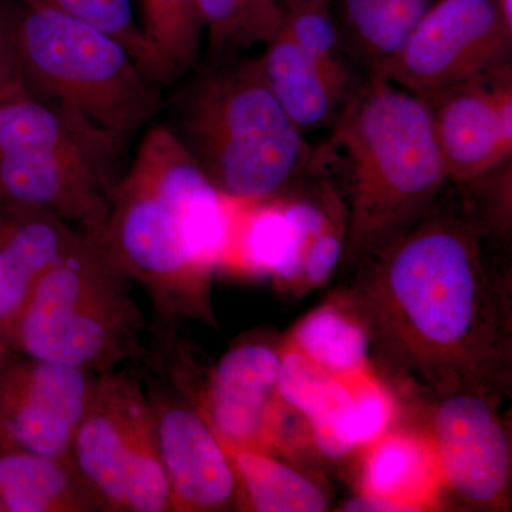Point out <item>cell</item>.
I'll list each match as a JSON object with an SVG mask.
<instances>
[{"instance_id": "1", "label": "cell", "mask_w": 512, "mask_h": 512, "mask_svg": "<svg viewBox=\"0 0 512 512\" xmlns=\"http://www.w3.org/2000/svg\"><path fill=\"white\" fill-rule=\"evenodd\" d=\"M348 298L377 355L431 393L507 389V284L491 269L467 218L434 207L362 259Z\"/></svg>"}, {"instance_id": "2", "label": "cell", "mask_w": 512, "mask_h": 512, "mask_svg": "<svg viewBox=\"0 0 512 512\" xmlns=\"http://www.w3.org/2000/svg\"><path fill=\"white\" fill-rule=\"evenodd\" d=\"M228 225L229 198L161 124L146 131L121 175L99 242L161 315L214 326L211 282Z\"/></svg>"}, {"instance_id": "3", "label": "cell", "mask_w": 512, "mask_h": 512, "mask_svg": "<svg viewBox=\"0 0 512 512\" xmlns=\"http://www.w3.org/2000/svg\"><path fill=\"white\" fill-rule=\"evenodd\" d=\"M330 140L348 171L349 261H362L416 224L450 183L429 101L379 74L350 92Z\"/></svg>"}, {"instance_id": "4", "label": "cell", "mask_w": 512, "mask_h": 512, "mask_svg": "<svg viewBox=\"0 0 512 512\" xmlns=\"http://www.w3.org/2000/svg\"><path fill=\"white\" fill-rule=\"evenodd\" d=\"M167 126L212 184L235 200H275L313 163L255 59L211 63L195 73L171 97Z\"/></svg>"}, {"instance_id": "5", "label": "cell", "mask_w": 512, "mask_h": 512, "mask_svg": "<svg viewBox=\"0 0 512 512\" xmlns=\"http://www.w3.org/2000/svg\"><path fill=\"white\" fill-rule=\"evenodd\" d=\"M127 141L28 96L0 103V202L42 211L100 241Z\"/></svg>"}, {"instance_id": "6", "label": "cell", "mask_w": 512, "mask_h": 512, "mask_svg": "<svg viewBox=\"0 0 512 512\" xmlns=\"http://www.w3.org/2000/svg\"><path fill=\"white\" fill-rule=\"evenodd\" d=\"M25 93L97 130L130 140L163 109V96L126 46L53 10L10 5Z\"/></svg>"}, {"instance_id": "7", "label": "cell", "mask_w": 512, "mask_h": 512, "mask_svg": "<svg viewBox=\"0 0 512 512\" xmlns=\"http://www.w3.org/2000/svg\"><path fill=\"white\" fill-rule=\"evenodd\" d=\"M130 281L99 241L77 232L40 279L6 348L94 375L113 372L140 353L146 328Z\"/></svg>"}, {"instance_id": "8", "label": "cell", "mask_w": 512, "mask_h": 512, "mask_svg": "<svg viewBox=\"0 0 512 512\" xmlns=\"http://www.w3.org/2000/svg\"><path fill=\"white\" fill-rule=\"evenodd\" d=\"M72 464L99 510L171 511L153 407L126 373L99 376L74 437Z\"/></svg>"}, {"instance_id": "9", "label": "cell", "mask_w": 512, "mask_h": 512, "mask_svg": "<svg viewBox=\"0 0 512 512\" xmlns=\"http://www.w3.org/2000/svg\"><path fill=\"white\" fill-rule=\"evenodd\" d=\"M511 37L497 0H436L399 52L369 73L433 96L504 63Z\"/></svg>"}, {"instance_id": "10", "label": "cell", "mask_w": 512, "mask_h": 512, "mask_svg": "<svg viewBox=\"0 0 512 512\" xmlns=\"http://www.w3.org/2000/svg\"><path fill=\"white\" fill-rule=\"evenodd\" d=\"M427 437L444 494L480 511H507L511 505V437L501 414V392L463 387L434 394Z\"/></svg>"}, {"instance_id": "11", "label": "cell", "mask_w": 512, "mask_h": 512, "mask_svg": "<svg viewBox=\"0 0 512 512\" xmlns=\"http://www.w3.org/2000/svg\"><path fill=\"white\" fill-rule=\"evenodd\" d=\"M99 376L8 353L0 366V448L72 463L74 437Z\"/></svg>"}, {"instance_id": "12", "label": "cell", "mask_w": 512, "mask_h": 512, "mask_svg": "<svg viewBox=\"0 0 512 512\" xmlns=\"http://www.w3.org/2000/svg\"><path fill=\"white\" fill-rule=\"evenodd\" d=\"M426 99L451 183H474L510 160L512 80L507 63Z\"/></svg>"}, {"instance_id": "13", "label": "cell", "mask_w": 512, "mask_h": 512, "mask_svg": "<svg viewBox=\"0 0 512 512\" xmlns=\"http://www.w3.org/2000/svg\"><path fill=\"white\" fill-rule=\"evenodd\" d=\"M279 362V346L251 340L212 367L195 406L225 448L276 456Z\"/></svg>"}, {"instance_id": "14", "label": "cell", "mask_w": 512, "mask_h": 512, "mask_svg": "<svg viewBox=\"0 0 512 512\" xmlns=\"http://www.w3.org/2000/svg\"><path fill=\"white\" fill-rule=\"evenodd\" d=\"M147 394L170 485L171 511L220 512L235 508L234 466L197 406L161 389Z\"/></svg>"}, {"instance_id": "15", "label": "cell", "mask_w": 512, "mask_h": 512, "mask_svg": "<svg viewBox=\"0 0 512 512\" xmlns=\"http://www.w3.org/2000/svg\"><path fill=\"white\" fill-rule=\"evenodd\" d=\"M357 494L390 501L402 512L437 510L444 484L426 431L390 429L363 448Z\"/></svg>"}, {"instance_id": "16", "label": "cell", "mask_w": 512, "mask_h": 512, "mask_svg": "<svg viewBox=\"0 0 512 512\" xmlns=\"http://www.w3.org/2000/svg\"><path fill=\"white\" fill-rule=\"evenodd\" d=\"M77 232L79 229L47 212L9 215L0 232V343L5 348L40 279Z\"/></svg>"}, {"instance_id": "17", "label": "cell", "mask_w": 512, "mask_h": 512, "mask_svg": "<svg viewBox=\"0 0 512 512\" xmlns=\"http://www.w3.org/2000/svg\"><path fill=\"white\" fill-rule=\"evenodd\" d=\"M259 72L299 130H318L338 117L349 97V76L332 72L279 32L256 57Z\"/></svg>"}, {"instance_id": "18", "label": "cell", "mask_w": 512, "mask_h": 512, "mask_svg": "<svg viewBox=\"0 0 512 512\" xmlns=\"http://www.w3.org/2000/svg\"><path fill=\"white\" fill-rule=\"evenodd\" d=\"M3 512H89L96 503L72 463L0 448Z\"/></svg>"}, {"instance_id": "19", "label": "cell", "mask_w": 512, "mask_h": 512, "mask_svg": "<svg viewBox=\"0 0 512 512\" xmlns=\"http://www.w3.org/2000/svg\"><path fill=\"white\" fill-rule=\"evenodd\" d=\"M284 343L340 379L373 370L369 328L348 296L306 313Z\"/></svg>"}, {"instance_id": "20", "label": "cell", "mask_w": 512, "mask_h": 512, "mask_svg": "<svg viewBox=\"0 0 512 512\" xmlns=\"http://www.w3.org/2000/svg\"><path fill=\"white\" fill-rule=\"evenodd\" d=\"M348 393L325 420L309 427L311 444L322 456L339 460L363 450L392 429L397 404L375 370L350 379Z\"/></svg>"}, {"instance_id": "21", "label": "cell", "mask_w": 512, "mask_h": 512, "mask_svg": "<svg viewBox=\"0 0 512 512\" xmlns=\"http://www.w3.org/2000/svg\"><path fill=\"white\" fill-rule=\"evenodd\" d=\"M237 478L238 510L256 512H322L329 495L322 485L261 451L225 448Z\"/></svg>"}, {"instance_id": "22", "label": "cell", "mask_w": 512, "mask_h": 512, "mask_svg": "<svg viewBox=\"0 0 512 512\" xmlns=\"http://www.w3.org/2000/svg\"><path fill=\"white\" fill-rule=\"evenodd\" d=\"M433 0H338L343 50L367 69L392 59Z\"/></svg>"}, {"instance_id": "23", "label": "cell", "mask_w": 512, "mask_h": 512, "mask_svg": "<svg viewBox=\"0 0 512 512\" xmlns=\"http://www.w3.org/2000/svg\"><path fill=\"white\" fill-rule=\"evenodd\" d=\"M211 63L266 46L282 26L281 0H197Z\"/></svg>"}, {"instance_id": "24", "label": "cell", "mask_w": 512, "mask_h": 512, "mask_svg": "<svg viewBox=\"0 0 512 512\" xmlns=\"http://www.w3.org/2000/svg\"><path fill=\"white\" fill-rule=\"evenodd\" d=\"M30 8L53 10L109 33L127 47L144 72L158 84L173 82V76L148 43L134 13L133 0H19Z\"/></svg>"}, {"instance_id": "25", "label": "cell", "mask_w": 512, "mask_h": 512, "mask_svg": "<svg viewBox=\"0 0 512 512\" xmlns=\"http://www.w3.org/2000/svg\"><path fill=\"white\" fill-rule=\"evenodd\" d=\"M148 43L156 50L173 79L197 63L204 26L197 0H138Z\"/></svg>"}, {"instance_id": "26", "label": "cell", "mask_w": 512, "mask_h": 512, "mask_svg": "<svg viewBox=\"0 0 512 512\" xmlns=\"http://www.w3.org/2000/svg\"><path fill=\"white\" fill-rule=\"evenodd\" d=\"M279 355V400L299 414L309 430L335 412L348 392V383L284 342L279 345Z\"/></svg>"}, {"instance_id": "27", "label": "cell", "mask_w": 512, "mask_h": 512, "mask_svg": "<svg viewBox=\"0 0 512 512\" xmlns=\"http://www.w3.org/2000/svg\"><path fill=\"white\" fill-rule=\"evenodd\" d=\"M281 32L332 72L348 74L332 0H281Z\"/></svg>"}, {"instance_id": "28", "label": "cell", "mask_w": 512, "mask_h": 512, "mask_svg": "<svg viewBox=\"0 0 512 512\" xmlns=\"http://www.w3.org/2000/svg\"><path fill=\"white\" fill-rule=\"evenodd\" d=\"M346 210L338 212L328 227L312 239L303 261L299 292L311 291L329 281L345 251Z\"/></svg>"}, {"instance_id": "29", "label": "cell", "mask_w": 512, "mask_h": 512, "mask_svg": "<svg viewBox=\"0 0 512 512\" xmlns=\"http://www.w3.org/2000/svg\"><path fill=\"white\" fill-rule=\"evenodd\" d=\"M10 5L12 0H0V103L26 94L13 46Z\"/></svg>"}, {"instance_id": "30", "label": "cell", "mask_w": 512, "mask_h": 512, "mask_svg": "<svg viewBox=\"0 0 512 512\" xmlns=\"http://www.w3.org/2000/svg\"><path fill=\"white\" fill-rule=\"evenodd\" d=\"M497 3L503 13L505 23L512 28V0H497Z\"/></svg>"}, {"instance_id": "31", "label": "cell", "mask_w": 512, "mask_h": 512, "mask_svg": "<svg viewBox=\"0 0 512 512\" xmlns=\"http://www.w3.org/2000/svg\"><path fill=\"white\" fill-rule=\"evenodd\" d=\"M8 348L0 343V366H2L3 360H5L6 355H8Z\"/></svg>"}, {"instance_id": "32", "label": "cell", "mask_w": 512, "mask_h": 512, "mask_svg": "<svg viewBox=\"0 0 512 512\" xmlns=\"http://www.w3.org/2000/svg\"><path fill=\"white\" fill-rule=\"evenodd\" d=\"M0 512H3V510H2V504H0Z\"/></svg>"}]
</instances>
